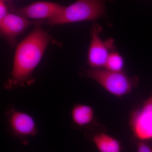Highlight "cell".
I'll return each mask as SVG.
<instances>
[{"instance_id": "obj_1", "label": "cell", "mask_w": 152, "mask_h": 152, "mask_svg": "<svg viewBox=\"0 0 152 152\" xmlns=\"http://www.w3.org/2000/svg\"><path fill=\"white\" fill-rule=\"evenodd\" d=\"M35 25L34 29L18 45L14 57L10 77L4 85L11 90L29 86L35 82L33 72L39 65L50 43L59 45L40 26Z\"/></svg>"}, {"instance_id": "obj_2", "label": "cell", "mask_w": 152, "mask_h": 152, "mask_svg": "<svg viewBox=\"0 0 152 152\" xmlns=\"http://www.w3.org/2000/svg\"><path fill=\"white\" fill-rule=\"evenodd\" d=\"M107 1L78 0L70 5L64 7L56 15L48 20L46 23L56 26L85 21H94L100 18H107Z\"/></svg>"}, {"instance_id": "obj_3", "label": "cell", "mask_w": 152, "mask_h": 152, "mask_svg": "<svg viewBox=\"0 0 152 152\" xmlns=\"http://www.w3.org/2000/svg\"><path fill=\"white\" fill-rule=\"evenodd\" d=\"M81 72L83 75L96 82L110 94L119 97L131 93L138 82L137 78L131 77L123 71L90 68H83Z\"/></svg>"}, {"instance_id": "obj_4", "label": "cell", "mask_w": 152, "mask_h": 152, "mask_svg": "<svg viewBox=\"0 0 152 152\" xmlns=\"http://www.w3.org/2000/svg\"><path fill=\"white\" fill-rule=\"evenodd\" d=\"M102 30L99 25L95 23L90 31L91 40L88 50L87 63L92 69L104 68L109 56L117 49L113 39H102L100 35Z\"/></svg>"}, {"instance_id": "obj_5", "label": "cell", "mask_w": 152, "mask_h": 152, "mask_svg": "<svg viewBox=\"0 0 152 152\" xmlns=\"http://www.w3.org/2000/svg\"><path fill=\"white\" fill-rule=\"evenodd\" d=\"M130 125L134 135L140 141L152 138V94L140 108L132 112Z\"/></svg>"}, {"instance_id": "obj_6", "label": "cell", "mask_w": 152, "mask_h": 152, "mask_svg": "<svg viewBox=\"0 0 152 152\" xmlns=\"http://www.w3.org/2000/svg\"><path fill=\"white\" fill-rule=\"evenodd\" d=\"M9 128L12 134L20 139L34 137L38 129L34 118L29 114L11 107L5 113Z\"/></svg>"}, {"instance_id": "obj_7", "label": "cell", "mask_w": 152, "mask_h": 152, "mask_svg": "<svg viewBox=\"0 0 152 152\" xmlns=\"http://www.w3.org/2000/svg\"><path fill=\"white\" fill-rule=\"evenodd\" d=\"M42 22H32L28 19L14 13L7 15L0 20L1 36L11 47L16 44V38L27 28L32 25H36Z\"/></svg>"}, {"instance_id": "obj_8", "label": "cell", "mask_w": 152, "mask_h": 152, "mask_svg": "<svg viewBox=\"0 0 152 152\" xmlns=\"http://www.w3.org/2000/svg\"><path fill=\"white\" fill-rule=\"evenodd\" d=\"M64 7L48 1L36 2L21 8H13V12L27 19L49 20L60 12Z\"/></svg>"}, {"instance_id": "obj_9", "label": "cell", "mask_w": 152, "mask_h": 152, "mask_svg": "<svg viewBox=\"0 0 152 152\" xmlns=\"http://www.w3.org/2000/svg\"><path fill=\"white\" fill-rule=\"evenodd\" d=\"M71 116L74 124L83 127L90 124L94 121V114L91 107L83 104H77L71 111Z\"/></svg>"}, {"instance_id": "obj_10", "label": "cell", "mask_w": 152, "mask_h": 152, "mask_svg": "<svg viewBox=\"0 0 152 152\" xmlns=\"http://www.w3.org/2000/svg\"><path fill=\"white\" fill-rule=\"evenodd\" d=\"M92 141L100 152H121L120 142L107 134H95L93 136Z\"/></svg>"}, {"instance_id": "obj_11", "label": "cell", "mask_w": 152, "mask_h": 152, "mask_svg": "<svg viewBox=\"0 0 152 152\" xmlns=\"http://www.w3.org/2000/svg\"><path fill=\"white\" fill-rule=\"evenodd\" d=\"M124 67V60L118 52L115 51L109 56L104 69L113 72H122Z\"/></svg>"}, {"instance_id": "obj_12", "label": "cell", "mask_w": 152, "mask_h": 152, "mask_svg": "<svg viewBox=\"0 0 152 152\" xmlns=\"http://www.w3.org/2000/svg\"><path fill=\"white\" fill-rule=\"evenodd\" d=\"M137 152H152V148L143 141H140L137 143Z\"/></svg>"}, {"instance_id": "obj_13", "label": "cell", "mask_w": 152, "mask_h": 152, "mask_svg": "<svg viewBox=\"0 0 152 152\" xmlns=\"http://www.w3.org/2000/svg\"><path fill=\"white\" fill-rule=\"evenodd\" d=\"M5 1L0 0V20H2L9 13L7 6L6 5Z\"/></svg>"}, {"instance_id": "obj_14", "label": "cell", "mask_w": 152, "mask_h": 152, "mask_svg": "<svg viewBox=\"0 0 152 152\" xmlns=\"http://www.w3.org/2000/svg\"><path fill=\"white\" fill-rule=\"evenodd\" d=\"M4 1H10V0H4Z\"/></svg>"}]
</instances>
